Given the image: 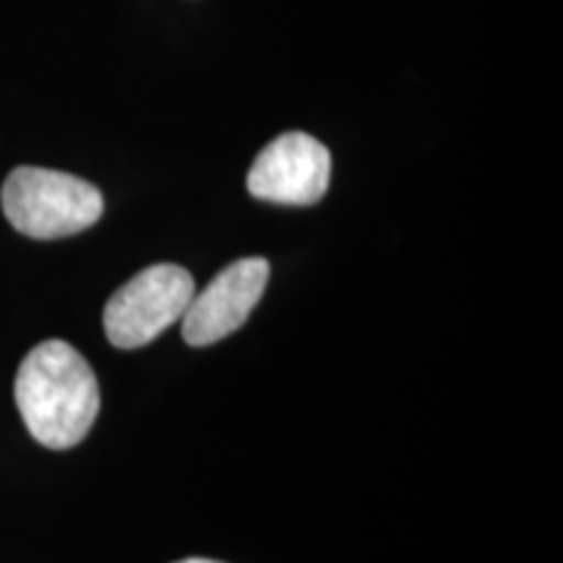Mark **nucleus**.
Returning a JSON list of instances; mask_svg holds the SVG:
<instances>
[{"mask_svg":"<svg viewBox=\"0 0 563 563\" xmlns=\"http://www.w3.org/2000/svg\"><path fill=\"white\" fill-rule=\"evenodd\" d=\"M13 394L26 431L47 449L81 443L100 412L95 371L63 340L42 342L21 361Z\"/></svg>","mask_w":563,"mask_h":563,"instance_id":"f257e3e1","label":"nucleus"},{"mask_svg":"<svg viewBox=\"0 0 563 563\" xmlns=\"http://www.w3.org/2000/svg\"><path fill=\"white\" fill-rule=\"evenodd\" d=\"M0 203L5 220L34 241L79 235L104 211L100 188L47 167H16L3 183Z\"/></svg>","mask_w":563,"mask_h":563,"instance_id":"f03ea898","label":"nucleus"},{"mask_svg":"<svg viewBox=\"0 0 563 563\" xmlns=\"http://www.w3.org/2000/svg\"><path fill=\"white\" fill-rule=\"evenodd\" d=\"M196 292L191 272L178 264H154L112 292L104 306V334L121 350H136L183 319Z\"/></svg>","mask_w":563,"mask_h":563,"instance_id":"7ed1b4c3","label":"nucleus"},{"mask_svg":"<svg viewBox=\"0 0 563 563\" xmlns=\"http://www.w3.org/2000/svg\"><path fill=\"white\" fill-rule=\"evenodd\" d=\"M332 178V154L319 139L302 131L282 133L258 152L249 170L251 196L287 207H313Z\"/></svg>","mask_w":563,"mask_h":563,"instance_id":"20e7f679","label":"nucleus"},{"mask_svg":"<svg viewBox=\"0 0 563 563\" xmlns=\"http://www.w3.org/2000/svg\"><path fill=\"white\" fill-rule=\"evenodd\" d=\"M269 272V262L262 256L224 266L201 292H194L180 319L183 340L191 347H207L238 332L262 300Z\"/></svg>","mask_w":563,"mask_h":563,"instance_id":"39448f33","label":"nucleus"},{"mask_svg":"<svg viewBox=\"0 0 563 563\" xmlns=\"http://www.w3.org/2000/svg\"><path fill=\"white\" fill-rule=\"evenodd\" d=\"M178 563H220V561H209V559H186V561H178Z\"/></svg>","mask_w":563,"mask_h":563,"instance_id":"423d86ee","label":"nucleus"}]
</instances>
